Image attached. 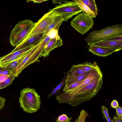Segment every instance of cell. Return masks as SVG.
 <instances>
[{"mask_svg": "<svg viewBox=\"0 0 122 122\" xmlns=\"http://www.w3.org/2000/svg\"><path fill=\"white\" fill-rule=\"evenodd\" d=\"M64 76L62 80L59 84L51 92L48 96L49 98H50L53 95L57 94L60 91L61 88L65 84L67 78V73H64Z\"/></svg>", "mask_w": 122, "mask_h": 122, "instance_id": "cell-18", "label": "cell"}, {"mask_svg": "<svg viewBox=\"0 0 122 122\" xmlns=\"http://www.w3.org/2000/svg\"><path fill=\"white\" fill-rule=\"evenodd\" d=\"M26 55L20 58L13 61L7 64L0 67H4L11 72L20 63Z\"/></svg>", "mask_w": 122, "mask_h": 122, "instance_id": "cell-19", "label": "cell"}, {"mask_svg": "<svg viewBox=\"0 0 122 122\" xmlns=\"http://www.w3.org/2000/svg\"><path fill=\"white\" fill-rule=\"evenodd\" d=\"M88 115V113L85 111L82 110L78 117L74 122H85L86 118Z\"/></svg>", "mask_w": 122, "mask_h": 122, "instance_id": "cell-22", "label": "cell"}, {"mask_svg": "<svg viewBox=\"0 0 122 122\" xmlns=\"http://www.w3.org/2000/svg\"><path fill=\"white\" fill-rule=\"evenodd\" d=\"M113 122H122V118L116 117L115 116L113 117Z\"/></svg>", "mask_w": 122, "mask_h": 122, "instance_id": "cell-32", "label": "cell"}, {"mask_svg": "<svg viewBox=\"0 0 122 122\" xmlns=\"http://www.w3.org/2000/svg\"><path fill=\"white\" fill-rule=\"evenodd\" d=\"M94 24L93 18L83 12L77 14L71 22V25L82 35L92 28Z\"/></svg>", "mask_w": 122, "mask_h": 122, "instance_id": "cell-8", "label": "cell"}, {"mask_svg": "<svg viewBox=\"0 0 122 122\" xmlns=\"http://www.w3.org/2000/svg\"><path fill=\"white\" fill-rule=\"evenodd\" d=\"M40 97L35 89L29 87L24 88L20 93L19 100L20 106L26 112H36L40 108Z\"/></svg>", "mask_w": 122, "mask_h": 122, "instance_id": "cell-3", "label": "cell"}, {"mask_svg": "<svg viewBox=\"0 0 122 122\" xmlns=\"http://www.w3.org/2000/svg\"><path fill=\"white\" fill-rule=\"evenodd\" d=\"M91 45L116 49L119 51L122 49V41H102Z\"/></svg>", "mask_w": 122, "mask_h": 122, "instance_id": "cell-12", "label": "cell"}, {"mask_svg": "<svg viewBox=\"0 0 122 122\" xmlns=\"http://www.w3.org/2000/svg\"><path fill=\"white\" fill-rule=\"evenodd\" d=\"M63 45L62 40L58 35L52 38H50L45 45L40 57L47 56L50 52L54 49L61 46Z\"/></svg>", "mask_w": 122, "mask_h": 122, "instance_id": "cell-9", "label": "cell"}, {"mask_svg": "<svg viewBox=\"0 0 122 122\" xmlns=\"http://www.w3.org/2000/svg\"><path fill=\"white\" fill-rule=\"evenodd\" d=\"M0 74L9 76H12L11 71L2 67L0 66Z\"/></svg>", "mask_w": 122, "mask_h": 122, "instance_id": "cell-26", "label": "cell"}, {"mask_svg": "<svg viewBox=\"0 0 122 122\" xmlns=\"http://www.w3.org/2000/svg\"><path fill=\"white\" fill-rule=\"evenodd\" d=\"M102 41H122V35L115 36L110 37Z\"/></svg>", "mask_w": 122, "mask_h": 122, "instance_id": "cell-24", "label": "cell"}, {"mask_svg": "<svg viewBox=\"0 0 122 122\" xmlns=\"http://www.w3.org/2000/svg\"><path fill=\"white\" fill-rule=\"evenodd\" d=\"M88 51L93 54L100 56L106 57L113 52L119 51L117 49L89 45Z\"/></svg>", "mask_w": 122, "mask_h": 122, "instance_id": "cell-10", "label": "cell"}, {"mask_svg": "<svg viewBox=\"0 0 122 122\" xmlns=\"http://www.w3.org/2000/svg\"><path fill=\"white\" fill-rule=\"evenodd\" d=\"M106 119L107 120L108 122H112L113 121L109 117L107 118Z\"/></svg>", "mask_w": 122, "mask_h": 122, "instance_id": "cell-35", "label": "cell"}, {"mask_svg": "<svg viewBox=\"0 0 122 122\" xmlns=\"http://www.w3.org/2000/svg\"><path fill=\"white\" fill-rule=\"evenodd\" d=\"M122 35V24H119L100 30H95L90 32L85 40L89 45L101 41L110 37Z\"/></svg>", "mask_w": 122, "mask_h": 122, "instance_id": "cell-5", "label": "cell"}, {"mask_svg": "<svg viewBox=\"0 0 122 122\" xmlns=\"http://www.w3.org/2000/svg\"><path fill=\"white\" fill-rule=\"evenodd\" d=\"M47 0H27L26 1V2H29L30 1H31L33 2L34 3H41L42 2L47 1Z\"/></svg>", "mask_w": 122, "mask_h": 122, "instance_id": "cell-33", "label": "cell"}, {"mask_svg": "<svg viewBox=\"0 0 122 122\" xmlns=\"http://www.w3.org/2000/svg\"><path fill=\"white\" fill-rule=\"evenodd\" d=\"M6 100V99L0 96V110H2V108H4Z\"/></svg>", "mask_w": 122, "mask_h": 122, "instance_id": "cell-28", "label": "cell"}, {"mask_svg": "<svg viewBox=\"0 0 122 122\" xmlns=\"http://www.w3.org/2000/svg\"><path fill=\"white\" fill-rule=\"evenodd\" d=\"M111 107L115 108L119 106V104L118 101L114 100L112 101L111 104Z\"/></svg>", "mask_w": 122, "mask_h": 122, "instance_id": "cell-30", "label": "cell"}, {"mask_svg": "<svg viewBox=\"0 0 122 122\" xmlns=\"http://www.w3.org/2000/svg\"><path fill=\"white\" fill-rule=\"evenodd\" d=\"M49 10L61 15L64 21H67L73 16L82 11L76 3L73 0L65 1L62 4Z\"/></svg>", "mask_w": 122, "mask_h": 122, "instance_id": "cell-7", "label": "cell"}, {"mask_svg": "<svg viewBox=\"0 0 122 122\" xmlns=\"http://www.w3.org/2000/svg\"><path fill=\"white\" fill-rule=\"evenodd\" d=\"M10 76H9L0 74V83L4 82Z\"/></svg>", "mask_w": 122, "mask_h": 122, "instance_id": "cell-29", "label": "cell"}, {"mask_svg": "<svg viewBox=\"0 0 122 122\" xmlns=\"http://www.w3.org/2000/svg\"><path fill=\"white\" fill-rule=\"evenodd\" d=\"M82 0L83 2L94 13L96 16L98 15V11L95 0Z\"/></svg>", "mask_w": 122, "mask_h": 122, "instance_id": "cell-17", "label": "cell"}, {"mask_svg": "<svg viewBox=\"0 0 122 122\" xmlns=\"http://www.w3.org/2000/svg\"><path fill=\"white\" fill-rule=\"evenodd\" d=\"M112 122H113V121H112Z\"/></svg>", "mask_w": 122, "mask_h": 122, "instance_id": "cell-36", "label": "cell"}, {"mask_svg": "<svg viewBox=\"0 0 122 122\" xmlns=\"http://www.w3.org/2000/svg\"><path fill=\"white\" fill-rule=\"evenodd\" d=\"M78 67L83 70L85 72L90 71L93 66V64L91 62H85L77 65Z\"/></svg>", "mask_w": 122, "mask_h": 122, "instance_id": "cell-20", "label": "cell"}, {"mask_svg": "<svg viewBox=\"0 0 122 122\" xmlns=\"http://www.w3.org/2000/svg\"><path fill=\"white\" fill-rule=\"evenodd\" d=\"M116 111V115L119 118H122V108L121 107L118 106L115 108Z\"/></svg>", "mask_w": 122, "mask_h": 122, "instance_id": "cell-27", "label": "cell"}, {"mask_svg": "<svg viewBox=\"0 0 122 122\" xmlns=\"http://www.w3.org/2000/svg\"><path fill=\"white\" fill-rule=\"evenodd\" d=\"M15 77L14 76H10L4 82L0 83V89L4 88L11 84Z\"/></svg>", "mask_w": 122, "mask_h": 122, "instance_id": "cell-21", "label": "cell"}, {"mask_svg": "<svg viewBox=\"0 0 122 122\" xmlns=\"http://www.w3.org/2000/svg\"><path fill=\"white\" fill-rule=\"evenodd\" d=\"M43 33L39 34L22 43L17 46L12 51H15L30 46H35L39 43L43 38Z\"/></svg>", "mask_w": 122, "mask_h": 122, "instance_id": "cell-11", "label": "cell"}, {"mask_svg": "<svg viewBox=\"0 0 122 122\" xmlns=\"http://www.w3.org/2000/svg\"><path fill=\"white\" fill-rule=\"evenodd\" d=\"M65 1L62 0H53L52 1L53 3L55 4H61L63 2Z\"/></svg>", "mask_w": 122, "mask_h": 122, "instance_id": "cell-34", "label": "cell"}, {"mask_svg": "<svg viewBox=\"0 0 122 122\" xmlns=\"http://www.w3.org/2000/svg\"><path fill=\"white\" fill-rule=\"evenodd\" d=\"M35 23L29 19L20 21L11 31L9 37L11 46L16 47L21 43L30 32Z\"/></svg>", "mask_w": 122, "mask_h": 122, "instance_id": "cell-4", "label": "cell"}, {"mask_svg": "<svg viewBox=\"0 0 122 122\" xmlns=\"http://www.w3.org/2000/svg\"><path fill=\"white\" fill-rule=\"evenodd\" d=\"M103 83L102 77H101L76 91H63L56 98L59 103H66L77 106L95 96L102 89Z\"/></svg>", "mask_w": 122, "mask_h": 122, "instance_id": "cell-1", "label": "cell"}, {"mask_svg": "<svg viewBox=\"0 0 122 122\" xmlns=\"http://www.w3.org/2000/svg\"><path fill=\"white\" fill-rule=\"evenodd\" d=\"M50 38V36L46 35L29 51L19 65L12 71V76L17 77L25 68L37 61L40 57L45 45Z\"/></svg>", "mask_w": 122, "mask_h": 122, "instance_id": "cell-2", "label": "cell"}, {"mask_svg": "<svg viewBox=\"0 0 122 122\" xmlns=\"http://www.w3.org/2000/svg\"><path fill=\"white\" fill-rule=\"evenodd\" d=\"M49 11L44 14L37 22L35 23L34 27L21 43L24 42L34 36L44 33L55 17L58 15L52 10H49Z\"/></svg>", "mask_w": 122, "mask_h": 122, "instance_id": "cell-6", "label": "cell"}, {"mask_svg": "<svg viewBox=\"0 0 122 122\" xmlns=\"http://www.w3.org/2000/svg\"><path fill=\"white\" fill-rule=\"evenodd\" d=\"M63 21L64 20L61 15H58L56 16L43 33V37H45L51 30L54 28L59 29Z\"/></svg>", "mask_w": 122, "mask_h": 122, "instance_id": "cell-13", "label": "cell"}, {"mask_svg": "<svg viewBox=\"0 0 122 122\" xmlns=\"http://www.w3.org/2000/svg\"><path fill=\"white\" fill-rule=\"evenodd\" d=\"M108 108L104 106H102L101 111L103 116L108 114Z\"/></svg>", "mask_w": 122, "mask_h": 122, "instance_id": "cell-31", "label": "cell"}, {"mask_svg": "<svg viewBox=\"0 0 122 122\" xmlns=\"http://www.w3.org/2000/svg\"><path fill=\"white\" fill-rule=\"evenodd\" d=\"M72 117H69L66 114H63L59 116L56 121V122H70Z\"/></svg>", "mask_w": 122, "mask_h": 122, "instance_id": "cell-23", "label": "cell"}, {"mask_svg": "<svg viewBox=\"0 0 122 122\" xmlns=\"http://www.w3.org/2000/svg\"><path fill=\"white\" fill-rule=\"evenodd\" d=\"M73 1L76 3L83 13L93 18L96 17L94 13L83 2L82 0H74Z\"/></svg>", "mask_w": 122, "mask_h": 122, "instance_id": "cell-14", "label": "cell"}, {"mask_svg": "<svg viewBox=\"0 0 122 122\" xmlns=\"http://www.w3.org/2000/svg\"><path fill=\"white\" fill-rule=\"evenodd\" d=\"M85 72L79 68L77 65H73L67 73L66 79L75 77Z\"/></svg>", "mask_w": 122, "mask_h": 122, "instance_id": "cell-15", "label": "cell"}, {"mask_svg": "<svg viewBox=\"0 0 122 122\" xmlns=\"http://www.w3.org/2000/svg\"><path fill=\"white\" fill-rule=\"evenodd\" d=\"M58 29L54 28L51 30L46 35H48L50 38H53L58 35Z\"/></svg>", "mask_w": 122, "mask_h": 122, "instance_id": "cell-25", "label": "cell"}, {"mask_svg": "<svg viewBox=\"0 0 122 122\" xmlns=\"http://www.w3.org/2000/svg\"><path fill=\"white\" fill-rule=\"evenodd\" d=\"M90 72V71L85 72L83 74L78 76L75 77L68 79H66L65 86H68L73 83L83 80L87 76Z\"/></svg>", "mask_w": 122, "mask_h": 122, "instance_id": "cell-16", "label": "cell"}]
</instances>
